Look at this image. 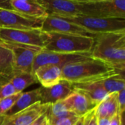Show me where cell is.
<instances>
[{
    "instance_id": "obj_20",
    "label": "cell",
    "mask_w": 125,
    "mask_h": 125,
    "mask_svg": "<svg viewBox=\"0 0 125 125\" xmlns=\"http://www.w3.org/2000/svg\"><path fill=\"white\" fill-rule=\"evenodd\" d=\"M9 80L18 93L22 92L26 88L37 83L33 72H12L9 76Z\"/></svg>"
},
{
    "instance_id": "obj_1",
    "label": "cell",
    "mask_w": 125,
    "mask_h": 125,
    "mask_svg": "<svg viewBox=\"0 0 125 125\" xmlns=\"http://www.w3.org/2000/svg\"><path fill=\"white\" fill-rule=\"evenodd\" d=\"M118 74H124V72L93 57L67 65L62 69V79L72 84L99 82Z\"/></svg>"
},
{
    "instance_id": "obj_19",
    "label": "cell",
    "mask_w": 125,
    "mask_h": 125,
    "mask_svg": "<svg viewBox=\"0 0 125 125\" xmlns=\"http://www.w3.org/2000/svg\"><path fill=\"white\" fill-rule=\"evenodd\" d=\"M119 113L117 102V93L109 94L95 108V114L97 118H106L111 119Z\"/></svg>"
},
{
    "instance_id": "obj_2",
    "label": "cell",
    "mask_w": 125,
    "mask_h": 125,
    "mask_svg": "<svg viewBox=\"0 0 125 125\" xmlns=\"http://www.w3.org/2000/svg\"><path fill=\"white\" fill-rule=\"evenodd\" d=\"M92 57L118 71L125 70V31L100 33L95 36Z\"/></svg>"
},
{
    "instance_id": "obj_14",
    "label": "cell",
    "mask_w": 125,
    "mask_h": 125,
    "mask_svg": "<svg viewBox=\"0 0 125 125\" xmlns=\"http://www.w3.org/2000/svg\"><path fill=\"white\" fill-rule=\"evenodd\" d=\"M51 105L37 102L11 116L15 125H30L40 116L45 113Z\"/></svg>"
},
{
    "instance_id": "obj_13",
    "label": "cell",
    "mask_w": 125,
    "mask_h": 125,
    "mask_svg": "<svg viewBox=\"0 0 125 125\" xmlns=\"http://www.w3.org/2000/svg\"><path fill=\"white\" fill-rule=\"evenodd\" d=\"M64 101L70 111L78 117L84 116L97 106L86 96L75 91Z\"/></svg>"
},
{
    "instance_id": "obj_22",
    "label": "cell",
    "mask_w": 125,
    "mask_h": 125,
    "mask_svg": "<svg viewBox=\"0 0 125 125\" xmlns=\"http://www.w3.org/2000/svg\"><path fill=\"white\" fill-rule=\"evenodd\" d=\"M101 84L108 94L119 92L125 88L124 74H118L103 80L101 81Z\"/></svg>"
},
{
    "instance_id": "obj_24",
    "label": "cell",
    "mask_w": 125,
    "mask_h": 125,
    "mask_svg": "<svg viewBox=\"0 0 125 125\" xmlns=\"http://www.w3.org/2000/svg\"><path fill=\"white\" fill-rule=\"evenodd\" d=\"M9 76L0 73V99L18 93L10 83Z\"/></svg>"
},
{
    "instance_id": "obj_33",
    "label": "cell",
    "mask_w": 125,
    "mask_h": 125,
    "mask_svg": "<svg viewBox=\"0 0 125 125\" xmlns=\"http://www.w3.org/2000/svg\"><path fill=\"white\" fill-rule=\"evenodd\" d=\"M109 119L106 118H97V125H109Z\"/></svg>"
},
{
    "instance_id": "obj_35",
    "label": "cell",
    "mask_w": 125,
    "mask_h": 125,
    "mask_svg": "<svg viewBox=\"0 0 125 125\" xmlns=\"http://www.w3.org/2000/svg\"><path fill=\"white\" fill-rule=\"evenodd\" d=\"M83 116L81 117L75 125H83Z\"/></svg>"
},
{
    "instance_id": "obj_25",
    "label": "cell",
    "mask_w": 125,
    "mask_h": 125,
    "mask_svg": "<svg viewBox=\"0 0 125 125\" xmlns=\"http://www.w3.org/2000/svg\"><path fill=\"white\" fill-rule=\"evenodd\" d=\"M22 92L16 93L0 99V116H6V113L11 109Z\"/></svg>"
},
{
    "instance_id": "obj_30",
    "label": "cell",
    "mask_w": 125,
    "mask_h": 125,
    "mask_svg": "<svg viewBox=\"0 0 125 125\" xmlns=\"http://www.w3.org/2000/svg\"><path fill=\"white\" fill-rule=\"evenodd\" d=\"M47 122H48V119H47V112H46L45 113L40 116L38 119H37L30 125H44Z\"/></svg>"
},
{
    "instance_id": "obj_5",
    "label": "cell",
    "mask_w": 125,
    "mask_h": 125,
    "mask_svg": "<svg viewBox=\"0 0 125 125\" xmlns=\"http://www.w3.org/2000/svg\"><path fill=\"white\" fill-rule=\"evenodd\" d=\"M78 4L81 15L103 18H125V0H101Z\"/></svg>"
},
{
    "instance_id": "obj_4",
    "label": "cell",
    "mask_w": 125,
    "mask_h": 125,
    "mask_svg": "<svg viewBox=\"0 0 125 125\" xmlns=\"http://www.w3.org/2000/svg\"><path fill=\"white\" fill-rule=\"evenodd\" d=\"M61 18L80 26L95 35L105 32L125 31V18H103L84 15Z\"/></svg>"
},
{
    "instance_id": "obj_9",
    "label": "cell",
    "mask_w": 125,
    "mask_h": 125,
    "mask_svg": "<svg viewBox=\"0 0 125 125\" xmlns=\"http://www.w3.org/2000/svg\"><path fill=\"white\" fill-rule=\"evenodd\" d=\"M43 18L28 16L13 10L0 8V28L28 29H40Z\"/></svg>"
},
{
    "instance_id": "obj_23",
    "label": "cell",
    "mask_w": 125,
    "mask_h": 125,
    "mask_svg": "<svg viewBox=\"0 0 125 125\" xmlns=\"http://www.w3.org/2000/svg\"><path fill=\"white\" fill-rule=\"evenodd\" d=\"M0 73L10 75L12 73V56L10 50L0 43Z\"/></svg>"
},
{
    "instance_id": "obj_16",
    "label": "cell",
    "mask_w": 125,
    "mask_h": 125,
    "mask_svg": "<svg viewBox=\"0 0 125 125\" xmlns=\"http://www.w3.org/2000/svg\"><path fill=\"white\" fill-rule=\"evenodd\" d=\"M72 85L75 91L81 93L97 105L109 95L103 87L101 81L86 83H74Z\"/></svg>"
},
{
    "instance_id": "obj_7",
    "label": "cell",
    "mask_w": 125,
    "mask_h": 125,
    "mask_svg": "<svg viewBox=\"0 0 125 125\" xmlns=\"http://www.w3.org/2000/svg\"><path fill=\"white\" fill-rule=\"evenodd\" d=\"M45 34L40 29L0 28V42H8L44 48Z\"/></svg>"
},
{
    "instance_id": "obj_15",
    "label": "cell",
    "mask_w": 125,
    "mask_h": 125,
    "mask_svg": "<svg viewBox=\"0 0 125 125\" xmlns=\"http://www.w3.org/2000/svg\"><path fill=\"white\" fill-rule=\"evenodd\" d=\"M33 73L37 82L44 88L53 86L62 80V69L54 65H42L35 69Z\"/></svg>"
},
{
    "instance_id": "obj_31",
    "label": "cell",
    "mask_w": 125,
    "mask_h": 125,
    "mask_svg": "<svg viewBox=\"0 0 125 125\" xmlns=\"http://www.w3.org/2000/svg\"><path fill=\"white\" fill-rule=\"evenodd\" d=\"M0 125H15L11 116H0Z\"/></svg>"
},
{
    "instance_id": "obj_27",
    "label": "cell",
    "mask_w": 125,
    "mask_h": 125,
    "mask_svg": "<svg viewBox=\"0 0 125 125\" xmlns=\"http://www.w3.org/2000/svg\"><path fill=\"white\" fill-rule=\"evenodd\" d=\"M83 125H97V117L95 114V108L83 116Z\"/></svg>"
},
{
    "instance_id": "obj_32",
    "label": "cell",
    "mask_w": 125,
    "mask_h": 125,
    "mask_svg": "<svg viewBox=\"0 0 125 125\" xmlns=\"http://www.w3.org/2000/svg\"><path fill=\"white\" fill-rule=\"evenodd\" d=\"M10 1L11 0H0V8L12 10L10 6Z\"/></svg>"
},
{
    "instance_id": "obj_26",
    "label": "cell",
    "mask_w": 125,
    "mask_h": 125,
    "mask_svg": "<svg viewBox=\"0 0 125 125\" xmlns=\"http://www.w3.org/2000/svg\"><path fill=\"white\" fill-rule=\"evenodd\" d=\"M81 117L77 116H70L67 117H63L51 122H49L48 125H75Z\"/></svg>"
},
{
    "instance_id": "obj_10",
    "label": "cell",
    "mask_w": 125,
    "mask_h": 125,
    "mask_svg": "<svg viewBox=\"0 0 125 125\" xmlns=\"http://www.w3.org/2000/svg\"><path fill=\"white\" fill-rule=\"evenodd\" d=\"M41 30L44 32L73 34L92 37L94 38L96 36L78 25L70 22L61 17L51 15H48L44 18L41 26Z\"/></svg>"
},
{
    "instance_id": "obj_6",
    "label": "cell",
    "mask_w": 125,
    "mask_h": 125,
    "mask_svg": "<svg viewBox=\"0 0 125 125\" xmlns=\"http://www.w3.org/2000/svg\"><path fill=\"white\" fill-rule=\"evenodd\" d=\"M0 43L9 49L12 53V72H32L34 58L42 49V48L8 42H0Z\"/></svg>"
},
{
    "instance_id": "obj_17",
    "label": "cell",
    "mask_w": 125,
    "mask_h": 125,
    "mask_svg": "<svg viewBox=\"0 0 125 125\" xmlns=\"http://www.w3.org/2000/svg\"><path fill=\"white\" fill-rule=\"evenodd\" d=\"M11 9L21 14L43 18L48 15L45 9L36 0H11Z\"/></svg>"
},
{
    "instance_id": "obj_34",
    "label": "cell",
    "mask_w": 125,
    "mask_h": 125,
    "mask_svg": "<svg viewBox=\"0 0 125 125\" xmlns=\"http://www.w3.org/2000/svg\"><path fill=\"white\" fill-rule=\"evenodd\" d=\"M75 3H89V2H94V1H98L101 0H68Z\"/></svg>"
},
{
    "instance_id": "obj_12",
    "label": "cell",
    "mask_w": 125,
    "mask_h": 125,
    "mask_svg": "<svg viewBox=\"0 0 125 125\" xmlns=\"http://www.w3.org/2000/svg\"><path fill=\"white\" fill-rule=\"evenodd\" d=\"M41 94V102L44 104L52 105L57 102L64 100L73 91L71 83L62 80L57 84L48 87H40Z\"/></svg>"
},
{
    "instance_id": "obj_36",
    "label": "cell",
    "mask_w": 125,
    "mask_h": 125,
    "mask_svg": "<svg viewBox=\"0 0 125 125\" xmlns=\"http://www.w3.org/2000/svg\"><path fill=\"white\" fill-rule=\"evenodd\" d=\"M48 125V122H47L46 124H45V125Z\"/></svg>"
},
{
    "instance_id": "obj_21",
    "label": "cell",
    "mask_w": 125,
    "mask_h": 125,
    "mask_svg": "<svg viewBox=\"0 0 125 125\" xmlns=\"http://www.w3.org/2000/svg\"><path fill=\"white\" fill-rule=\"evenodd\" d=\"M74 115L75 114L73 113L70 111V110L67 108V105H66L64 100L59 101L50 105L47 111L48 122L49 123L63 117H67Z\"/></svg>"
},
{
    "instance_id": "obj_11",
    "label": "cell",
    "mask_w": 125,
    "mask_h": 125,
    "mask_svg": "<svg viewBox=\"0 0 125 125\" xmlns=\"http://www.w3.org/2000/svg\"><path fill=\"white\" fill-rule=\"evenodd\" d=\"M48 15L59 17L81 15L80 4L68 0H36Z\"/></svg>"
},
{
    "instance_id": "obj_8",
    "label": "cell",
    "mask_w": 125,
    "mask_h": 125,
    "mask_svg": "<svg viewBox=\"0 0 125 125\" xmlns=\"http://www.w3.org/2000/svg\"><path fill=\"white\" fill-rule=\"evenodd\" d=\"M91 57H92L91 52L80 54H64L49 52L42 49L34 58L32 66V72L42 65L51 64L62 69L67 65L81 62Z\"/></svg>"
},
{
    "instance_id": "obj_29",
    "label": "cell",
    "mask_w": 125,
    "mask_h": 125,
    "mask_svg": "<svg viewBox=\"0 0 125 125\" xmlns=\"http://www.w3.org/2000/svg\"><path fill=\"white\" fill-rule=\"evenodd\" d=\"M124 122V114L120 115L119 113H118L116 115H115L114 117H112L110 119L109 125H122Z\"/></svg>"
},
{
    "instance_id": "obj_3",
    "label": "cell",
    "mask_w": 125,
    "mask_h": 125,
    "mask_svg": "<svg viewBox=\"0 0 125 125\" xmlns=\"http://www.w3.org/2000/svg\"><path fill=\"white\" fill-rule=\"evenodd\" d=\"M44 50L64 53L80 54L92 52L94 38L79 35L58 32H45Z\"/></svg>"
},
{
    "instance_id": "obj_28",
    "label": "cell",
    "mask_w": 125,
    "mask_h": 125,
    "mask_svg": "<svg viewBox=\"0 0 125 125\" xmlns=\"http://www.w3.org/2000/svg\"><path fill=\"white\" fill-rule=\"evenodd\" d=\"M117 102L119 105V113L120 115H123L125 109V89L117 92Z\"/></svg>"
},
{
    "instance_id": "obj_18",
    "label": "cell",
    "mask_w": 125,
    "mask_h": 125,
    "mask_svg": "<svg viewBox=\"0 0 125 125\" xmlns=\"http://www.w3.org/2000/svg\"><path fill=\"white\" fill-rule=\"evenodd\" d=\"M39 102H41V94L40 88L25 93L22 92L15 103L11 108V109L6 113V116L15 115Z\"/></svg>"
}]
</instances>
